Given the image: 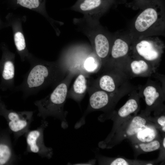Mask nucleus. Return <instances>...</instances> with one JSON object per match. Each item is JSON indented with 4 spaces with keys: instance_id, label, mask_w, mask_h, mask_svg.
Here are the masks:
<instances>
[{
    "instance_id": "9",
    "label": "nucleus",
    "mask_w": 165,
    "mask_h": 165,
    "mask_svg": "<svg viewBox=\"0 0 165 165\" xmlns=\"http://www.w3.org/2000/svg\"><path fill=\"white\" fill-rule=\"evenodd\" d=\"M143 94L146 106L144 114L148 116L154 111L155 116L160 115L163 111L162 107L164 100L161 92L155 86L148 85L144 89Z\"/></svg>"
},
{
    "instance_id": "4",
    "label": "nucleus",
    "mask_w": 165,
    "mask_h": 165,
    "mask_svg": "<svg viewBox=\"0 0 165 165\" xmlns=\"http://www.w3.org/2000/svg\"><path fill=\"white\" fill-rule=\"evenodd\" d=\"M143 112L140 114L131 116L123 122L111 134L98 143L102 148H110L125 139L129 140L143 127L150 122Z\"/></svg>"
},
{
    "instance_id": "22",
    "label": "nucleus",
    "mask_w": 165,
    "mask_h": 165,
    "mask_svg": "<svg viewBox=\"0 0 165 165\" xmlns=\"http://www.w3.org/2000/svg\"><path fill=\"white\" fill-rule=\"evenodd\" d=\"M14 41L17 50L20 53H24L26 50V43L24 36L20 32H16L14 35Z\"/></svg>"
},
{
    "instance_id": "21",
    "label": "nucleus",
    "mask_w": 165,
    "mask_h": 165,
    "mask_svg": "<svg viewBox=\"0 0 165 165\" xmlns=\"http://www.w3.org/2000/svg\"><path fill=\"white\" fill-rule=\"evenodd\" d=\"M45 1V0H16L19 5L30 9L43 8Z\"/></svg>"
},
{
    "instance_id": "26",
    "label": "nucleus",
    "mask_w": 165,
    "mask_h": 165,
    "mask_svg": "<svg viewBox=\"0 0 165 165\" xmlns=\"http://www.w3.org/2000/svg\"><path fill=\"white\" fill-rule=\"evenodd\" d=\"M81 0H77V1H81Z\"/></svg>"
},
{
    "instance_id": "17",
    "label": "nucleus",
    "mask_w": 165,
    "mask_h": 165,
    "mask_svg": "<svg viewBox=\"0 0 165 165\" xmlns=\"http://www.w3.org/2000/svg\"><path fill=\"white\" fill-rule=\"evenodd\" d=\"M162 138L156 139L147 142L131 143L136 156L143 153L154 151L159 149L161 145Z\"/></svg>"
},
{
    "instance_id": "25",
    "label": "nucleus",
    "mask_w": 165,
    "mask_h": 165,
    "mask_svg": "<svg viewBox=\"0 0 165 165\" xmlns=\"http://www.w3.org/2000/svg\"><path fill=\"white\" fill-rule=\"evenodd\" d=\"M95 162L96 160L93 159L85 163H75V164H73V165H94L95 164Z\"/></svg>"
},
{
    "instance_id": "12",
    "label": "nucleus",
    "mask_w": 165,
    "mask_h": 165,
    "mask_svg": "<svg viewBox=\"0 0 165 165\" xmlns=\"http://www.w3.org/2000/svg\"><path fill=\"white\" fill-rule=\"evenodd\" d=\"M157 18V12L154 8H147L137 17L135 22V28L139 32L144 31L156 21Z\"/></svg>"
},
{
    "instance_id": "23",
    "label": "nucleus",
    "mask_w": 165,
    "mask_h": 165,
    "mask_svg": "<svg viewBox=\"0 0 165 165\" xmlns=\"http://www.w3.org/2000/svg\"><path fill=\"white\" fill-rule=\"evenodd\" d=\"M148 117L149 120L155 124L159 131L163 134H165V116L164 114L156 116L154 118L151 117L150 116H148Z\"/></svg>"
},
{
    "instance_id": "16",
    "label": "nucleus",
    "mask_w": 165,
    "mask_h": 165,
    "mask_svg": "<svg viewBox=\"0 0 165 165\" xmlns=\"http://www.w3.org/2000/svg\"><path fill=\"white\" fill-rule=\"evenodd\" d=\"M98 163L101 165H152L156 163L154 161H144L137 160H131L122 157L110 158L102 156H97Z\"/></svg>"
},
{
    "instance_id": "24",
    "label": "nucleus",
    "mask_w": 165,
    "mask_h": 165,
    "mask_svg": "<svg viewBox=\"0 0 165 165\" xmlns=\"http://www.w3.org/2000/svg\"><path fill=\"white\" fill-rule=\"evenodd\" d=\"M162 143L160 149V155L157 159L156 160L158 162L163 160L165 159V134H163Z\"/></svg>"
},
{
    "instance_id": "5",
    "label": "nucleus",
    "mask_w": 165,
    "mask_h": 165,
    "mask_svg": "<svg viewBox=\"0 0 165 165\" xmlns=\"http://www.w3.org/2000/svg\"><path fill=\"white\" fill-rule=\"evenodd\" d=\"M87 91L89 95L88 105L83 116L75 124L76 129L84 124L86 116L92 112L102 111L105 114L112 112L111 109L116 100L114 94L93 86H88Z\"/></svg>"
},
{
    "instance_id": "8",
    "label": "nucleus",
    "mask_w": 165,
    "mask_h": 165,
    "mask_svg": "<svg viewBox=\"0 0 165 165\" xmlns=\"http://www.w3.org/2000/svg\"><path fill=\"white\" fill-rule=\"evenodd\" d=\"M112 2V0H82L77 1L70 9L83 14L85 17L97 20L99 15Z\"/></svg>"
},
{
    "instance_id": "7",
    "label": "nucleus",
    "mask_w": 165,
    "mask_h": 165,
    "mask_svg": "<svg viewBox=\"0 0 165 165\" xmlns=\"http://www.w3.org/2000/svg\"><path fill=\"white\" fill-rule=\"evenodd\" d=\"M48 122L45 120L41 121L40 126L36 129L28 131L24 134L27 148L25 154L33 153L42 158L50 159L53 154V149L46 146L44 141V131L48 126Z\"/></svg>"
},
{
    "instance_id": "19",
    "label": "nucleus",
    "mask_w": 165,
    "mask_h": 165,
    "mask_svg": "<svg viewBox=\"0 0 165 165\" xmlns=\"http://www.w3.org/2000/svg\"><path fill=\"white\" fill-rule=\"evenodd\" d=\"M130 68L132 74L136 76L147 75L151 69L150 65L145 60H142L132 61L130 65Z\"/></svg>"
},
{
    "instance_id": "15",
    "label": "nucleus",
    "mask_w": 165,
    "mask_h": 165,
    "mask_svg": "<svg viewBox=\"0 0 165 165\" xmlns=\"http://www.w3.org/2000/svg\"><path fill=\"white\" fill-rule=\"evenodd\" d=\"M20 159L15 153L10 140L4 143H0V165L14 164Z\"/></svg>"
},
{
    "instance_id": "10",
    "label": "nucleus",
    "mask_w": 165,
    "mask_h": 165,
    "mask_svg": "<svg viewBox=\"0 0 165 165\" xmlns=\"http://www.w3.org/2000/svg\"><path fill=\"white\" fill-rule=\"evenodd\" d=\"M15 71L14 56L6 54L0 60V88L2 90L13 89L14 86Z\"/></svg>"
},
{
    "instance_id": "11",
    "label": "nucleus",
    "mask_w": 165,
    "mask_h": 165,
    "mask_svg": "<svg viewBox=\"0 0 165 165\" xmlns=\"http://www.w3.org/2000/svg\"><path fill=\"white\" fill-rule=\"evenodd\" d=\"M77 75L71 88L68 90L67 98L72 99L77 102H79L87 91V76L82 73Z\"/></svg>"
},
{
    "instance_id": "3",
    "label": "nucleus",
    "mask_w": 165,
    "mask_h": 165,
    "mask_svg": "<svg viewBox=\"0 0 165 165\" xmlns=\"http://www.w3.org/2000/svg\"><path fill=\"white\" fill-rule=\"evenodd\" d=\"M94 53L89 45L75 44L65 48L57 61L67 74L71 72L76 75L82 73L87 76L86 68Z\"/></svg>"
},
{
    "instance_id": "2",
    "label": "nucleus",
    "mask_w": 165,
    "mask_h": 165,
    "mask_svg": "<svg viewBox=\"0 0 165 165\" xmlns=\"http://www.w3.org/2000/svg\"><path fill=\"white\" fill-rule=\"evenodd\" d=\"M75 76L74 74L68 72L51 93L44 98L34 102L38 109V116L43 120L48 117H54L60 120L61 126L63 128L65 129L68 127L66 119L68 112L64 111V106L67 98L69 86Z\"/></svg>"
},
{
    "instance_id": "18",
    "label": "nucleus",
    "mask_w": 165,
    "mask_h": 165,
    "mask_svg": "<svg viewBox=\"0 0 165 165\" xmlns=\"http://www.w3.org/2000/svg\"><path fill=\"white\" fill-rule=\"evenodd\" d=\"M92 86L113 94L116 88L113 77L107 73L100 77Z\"/></svg>"
},
{
    "instance_id": "1",
    "label": "nucleus",
    "mask_w": 165,
    "mask_h": 165,
    "mask_svg": "<svg viewBox=\"0 0 165 165\" xmlns=\"http://www.w3.org/2000/svg\"><path fill=\"white\" fill-rule=\"evenodd\" d=\"M29 61L31 64L28 71L22 83L15 89L21 91L24 98L35 95L46 87H55L67 74L57 60Z\"/></svg>"
},
{
    "instance_id": "27",
    "label": "nucleus",
    "mask_w": 165,
    "mask_h": 165,
    "mask_svg": "<svg viewBox=\"0 0 165 165\" xmlns=\"http://www.w3.org/2000/svg\"></svg>"
},
{
    "instance_id": "6",
    "label": "nucleus",
    "mask_w": 165,
    "mask_h": 165,
    "mask_svg": "<svg viewBox=\"0 0 165 165\" xmlns=\"http://www.w3.org/2000/svg\"><path fill=\"white\" fill-rule=\"evenodd\" d=\"M0 110L5 113L9 129L13 134L15 142L29 130L33 120L32 111H17L7 110L5 105L0 102Z\"/></svg>"
},
{
    "instance_id": "20",
    "label": "nucleus",
    "mask_w": 165,
    "mask_h": 165,
    "mask_svg": "<svg viewBox=\"0 0 165 165\" xmlns=\"http://www.w3.org/2000/svg\"><path fill=\"white\" fill-rule=\"evenodd\" d=\"M129 46L127 43L120 38L116 40L111 50L112 57L116 59L125 56L129 50Z\"/></svg>"
},
{
    "instance_id": "13",
    "label": "nucleus",
    "mask_w": 165,
    "mask_h": 165,
    "mask_svg": "<svg viewBox=\"0 0 165 165\" xmlns=\"http://www.w3.org/2000/svg\"><path fill=\"white\" fill-rule=\"evenodd\" d=\"M159 130L151 122L148 123L129 140L131 143L147 142L160 138Z\"/></svg>"
},
{
    "instance_id": "14",
    "label": "nucleus",
    "mask_w": 165,
    "mask_h": 165,
    "mask_svg": "<svg viewBox=\"0 0 165 165\" xmlns=\"http://www.w3.org/2000/svg\"><path fill=\"white\" fill-rule=\"evenodd\" d=\"M136 49L138 54L146 61L153 62L159 58L160 53L151 42L143 40L138 43Z\"/></svg>"
}]
</instances>
